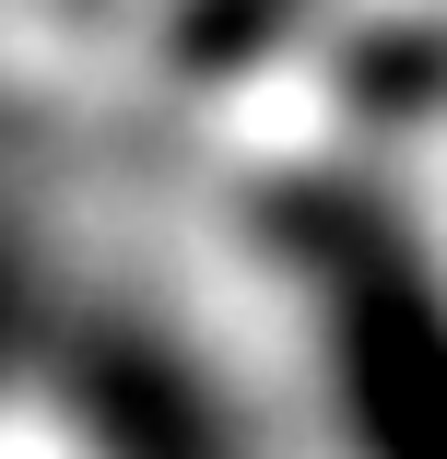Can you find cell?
<instances>
[{
	"label": "cell",
	"instance_id": "1",
	"mask_svg": "<svg viewBox=\"0 0 447 459\" xmlns=\"http://www.w3.org/2000/svg\"><path fill=\"white\" fill-rule=\"evenodd\" d=\"M341 330H353V401L389 459H447V318L377 236L341 259Z\"/></svg>",
	"mask_w": 447,
	"mask_h": 459
},
{
	"label": "cell",
	"instance_id": "2",
	"mask_svg": "<svg viewBox=\"0 0 447 459\" xmlns=\"http://www.w3.org/2000/svg\"><path fill=\"white\" fill-rule=\"evenodd\" d=\"M271 13H283V0H201V13H189V59H212V48H247Z\"/></svg>",
	"mask_w": 447,
	"mask_h": 459
}]
</instances>
